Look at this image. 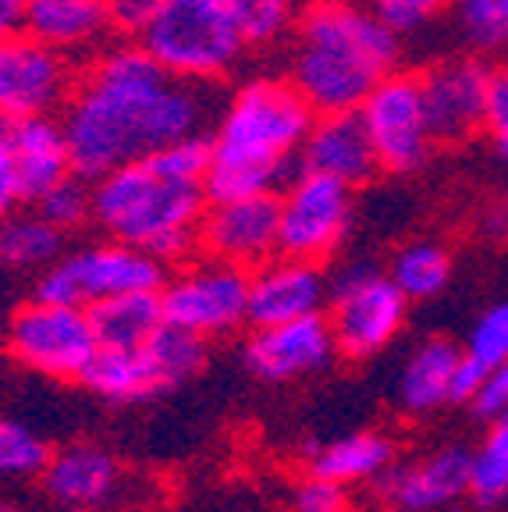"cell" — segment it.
<instances>
[{
	"instance_id": "cell-39",
	"label": "cell",
	"mask_w": 508,
	"mask_h": 512,
	"mask_svg": "<svg viewBox=\"0 0 508 512\" xmlns=\"http://www.w3.org/2000/svg\"><path fill=\"white\" fill-rule=\"evenodd\" d=\"M469 409H473L480 420H487V424H494V420L508 416V363H505V367L487 370L484 381H480L477 399L469 402Z\"/></svg>"
},
{
	"instance_id": "cell-12",
	"label": "cell",
	"mask_w": 508,
	"mask_h": 512,
	"mask_svg": "<svg viewBox=\"0 0 508 512\" xmlns=\"http://www.w3.org/2000/svg\"><path fill=\"white\" fill-rule=\"evenodd\" d=\"M75 93L72 61L57 50L15 32L0 40V125L29 118H54Z\"/></svg>"
},
{
	"instance_id": "cell-16",
	"label": "cell",
	"mask_w": 508,
	"mask_h": 512,
	"mask_svg": "<svg viewBox=\"0 0 508 512\" xmlns=\"http://www.w3.org/2000/svg\"><path fill=\"white\" fill-rule=\"evenodd\" d=\"M334 356L338 352H334V338L324 313L292 320V324H278V328L253 331V338L242 349V363H246L249 374L270 384L320 374L324 367H331Z\"/></svg>"
},
{
	"instance_id": "cell-11",
	"label": "cell",
	"mask_w": 508,
	"mask_h": 512,
	"mask_svg": "<svg viewBox=\"0 0 508 512\" xmlns=\"http://www.w3.org/2000/svg\"><path fill=\"white\" fill-rule=\"evenodd\" d=\"M356 114L363 118V128L370 136L381 171L413 175L434 153L420 75L391 72L384 82H377L374 93L366 96Z\"/></svg>"
},
{
	"instance_id": "cell-26",
	"label": "cell",
	"mask_w": 508,
	"mask_h": 512,
	"mask_svg": "<svg viewBox=\"0 0 508 512\" xmlns=\"http://www.w3.org/2000/svg\"><path fill=\"white\" fill-rule=\"evenodd\" d=\"M64 256V232L43 221L36 210L11 214L0 224V267L8 271H47Z\"/></svg>"
},
{
	"instance_id": "cell-4",
	"label": "cell",
	"mask_w": 508,
	"mask_h": 512,
	"mask_svg": "<svg viewBox=\"0 0 508 512\" xmlns=\"http://www.w3.org/2000/svg\"><path fill=\"white\" fill-rule=\"evenodd\" d=\"M203 214V189L157 175L150 160H135L93 182V221L107 239L125 242L157 264H175L199 249Z\"/></svg>"
},
{
	"instance_id": "cell-23",
	"label": "cell",
	"mask_w": 508,
	"mask_h": 512,
	"mask_svg": "<svg viewBox=\"0 0 508 512\" xmlns=\"http://www.w3.org/2000/svg\"><path fill=\"white\" fill-rule=\"evenodd\" d=\"M395 466V445L391 438L377 431H359L345 434V438H334L327 445L310 448V473L313 477H324L331 484H366V480H381L384 473Z\"/></svg>"
},
{
	"instance_id": "cell-44",
	"label": "cell",
	"mask_w": 508,
	"mask_h": 512,
	"mask_svg": "<svg viewBox=\"0 0 508 512\" xmlns=\"http://www.w3.org/2000/svg\"><path fill=\"white\" fill-rule=\"evenodd\" d=\"M0 512H22L15 502H8V498H0Z\"/></svg>"
},
{
	"instance_id": "cell-20",
	"label": "cell",
	"mask_w": 508,
	"mask_h": 512,
	"mask_svg": "<svg viewBox=\"0 0 508 512\" xmlns=\"http://www.w3.org/2000/svg\"><path fill=\"white\" fill-rule=\"evenodd\" d=\"M381 484L391 498V509H405V512L445 509V505L459 502L462 495H469V448L452 445L413 466H402V470L391 466L381 477Z\"/></svg>"
},
{
	"instance_id": "cell-41",
	"label": "cell",
	"mask_w": 508,
	"mask_h": 512,
	"mask_svg": "<svg viewBox=\"0 0 508 512\" xmlns=\"http://www.w3.org/2000/svg\"><path fill=\"white\" fill-rule=\"evenodd\" d=\"M484 374H487V370L480 367V363H473V360L466 356V352H462V363L455 367L452 388H448V402H455V406H469V402L477 399Z\"/></svg>"
},
{
	"instance_id": "cell-35",
	"label": "cell",
	"mask_w": 508,
	"mask_h": 512,
	"mask_svg": "<svg viewBox=\"0 0 508 512\" xmlns=\"http://www.w3.org/2000/svg\"><path fill=\"white\" fill-rule=\"evenodd\" d=\"M146 160H150V168L157 171V175L203 189V178H207V168H210V136L182 139V143L167 146V150L153 153V157H146Z\"/></svg>"
},
{
	"instance_id": "cell-1",
	"label": "cell",
	"mask_w": 508,
	"mask_h": 512,
	"mask_svg": "<svg viewBox=\"0 0 508 512\" xmlns=\"http://www.w3.org/2000/svg\"><path fill=\"white\" fill-rule=\"evenodd\" d=\"M214 118L210 82H182L139 43L107 47L64 107L72 175L96 182L192 136H207Z\"/></svg>"
},
{
	"instance_id": "cell-45",
	"label": "cell",
	"mask_w": 508,
	"mask_h": 512,
	"mask_svg": "<svg viewBox=\"0 0 508 512\" xmlns=\"http://www.w3.org/2000/svg\"><path fill=\"white\" fill-rule=\"evenodd\" d=\"M501 217H505V224H508V185H505V200H501Z\"/></svg>"
},
{
	"instance_id": "cell-2",
	"label": "cell",
	"mask_w": 508,
	"mask_h": 512,
	"mask_svg": "<svg viewBox=\"0 0 508 512\" xmlns=\"http://www.w3.org/2000/svg\"><path fill=\"white\" fill-rule=\"evenodd\" d=\"M317 114L288 79L256 75L242 82L221 107L210 136V168L203 178L207 203L278 196Z\"/></svg>"
},
{
	"instance_id": "cell-43",
	"label": "cell",
	"mask_w": 508,
	"mask_h": 512,
	"mask_svg": "<svg viewBox=\"0 0 508 512\" xmlns=\"http://www.w3.org/2000/svg\"><path fill=\"white\" fill-rule=\"evenodd\" d=\"M22 15H25V0H0V40L22 32Z\"/></svg>"
},
{
	"instance_id": "cell-36",
	"label": "cell",
	"mask_w": 508,
	"mask_h": 512,
	"mask_svg": "<svg viewBox=\"0 0 508 512\" xmlns=\"http://www.w3.org/2000/svg\"><path fill=\"white\" fill-rule=\"evenodd\" d=\"M452 0H370V11L402 40L405 32H420L427 22H434Z\"/></svg>"
},
{
	"instance_id": "cell-37",
	"label": "cell",
	"mask_w": 508,
	"mask_h": 512,
	"mask_svg": "<svg viewBox=\"0 0 508 512\" xmlns=\"http://www.w3.org/2000/svg\"><path fill=\"white\" fill-rule=\"evenodd\" d=\"M288 512H349V488L310 473L288 495Z\"/></svg>"
},
{
	"instance_id": "cell-32",
	"label": "cell",
	"mask_w": 508,
	"mask_h": 512,
	"mask_svg": "<svg viewBox=\"0 0 508 512\" xmlns=\"http://www.w3.org/2000/svg\"><path fill=\"white\" fill-rule=\"evenodd\" d=\"M50 459V445L15 416L0 413V477H36Z\"/></svg>"
},
{
	"instance_id": "cell-10",
	"label": "cell",
	"mask_w": 508,
	"mask_h": 512,
	"mask_svg": "<svg viewBox=\"0 0 508 512\" xmlns=\"http://www.w3.org/2000/svg\"><path fill=\"white\" fill-rule=\"evenodd\" d=\"M356 217L352 189L320 175H292L278 192V256L324 264L342 246Z\"/></svg>"
},
{
	"instance_id": "cell-47",
	"label": "cell",
	"mask_w": 508,
	"mask_h": 512,
	"mask_svg": "<svg viewBox=\"0 0 508 512\" xmlns=\"http://www.w3.org/2000/svg\"><path fill=\"white\" fill-rule=\"evenodd\" d=\"M64 512H79V509H64Z\"/></svg>"
},
{
	"instance_id": "cell-17",
	"label": "cell",
	"mask_w": 508,
	"mask_h": 512,
	"mask_svg": "<svg viewBox=\"0 0 508 512\" xmlns=\"http://www.w3.org/2000/svg\"><path fill=\"white\" fill-rule=\"evenodd\" d=\"M299 171L306 175L331 178L342 185H363L377 175V157L370 136H366L363 118L349 114H317L306 143L299 150Z\"/></svg>"
},
{
	"instance_id": "cell-27",
	"label": "cell",
	"mask_w": 508,
	"mask_h": 512,
	"mask_svg": "<svg viewBox=\"0 0 508 512\" xmlns=\"http://www.w3.org/2000/svg\"><path fill=\"white\" fill-rule=\"evenodd\" d=\"M388 278L409 303L413 299H434L441 296L452 281V253L434 239L405 242L391 260Z\"/></svg>"
},
{
	"instance_id": "cell-30",
	"label": "cell",
	"mask_w": 508,
	"mask_h": 512,
	"mask_svg": "<svg viewBox=\"0 0 508 512\" xmlns=\"http://www.w3.org/2000/svg\"><path fill=\"white\" fill-rule=\"evenodd\" d=\"M242 43H274L295 22V0H221Z\"/></svg>"
},
{
	"instance_id": "cell-31",
	"label": "cell",
	"mask_w": 508,
	"mask_h": 512,
	"mask_svg": "<svg viewBox=\"0 0 508 512\" xmlns=\"http://www.w3.org/2000/svg\"><path fill=\"white\" fill-rule=\"evenodd\" d=\"M462 40L480 54L508 47V0H452Z\"/></svg>"
},
{
	"instance_id": "cell-7",
	"label": "cell",
	"mask_w": 508,
	"mask_h": 512,
	"mask_svg": "<svg viewBox=\"0 0 508 512\" xmlns=\"http://www.w3.org/2000/svg\"><path fill=\"white\" fill-rule=\"evenodd\" d=\"M164 281V264L125 246V242L107 239L75 249V253H64L54 267L40 274L32 299L89 310L96 303L132 296V292H160Z\"/></svg>"
},
{
	"instance_id": "cell-13",
	"label": "cell",
	"mask_w": 508,
	"mask_h": 512,
	"mask_svg": "<svg viewBox=\"0 0 508 512\" xmlns=\"http://www.w3.org/2000/svg\"><path fill=\"white\" fill-rule=\"evenodd\" d=\"M199 249L217 264L256 271L278 256V196L207 203L199 221Z\"/></svg>"
},
{
	"instance_id": "cell-14",
	"label": "cell",
	"mask_w": 508,
	"mask_h": 512,
	"mask_svg": "<svg viewBox=\"0 0 508 512\" xmlns=\"http://www.w3.org/2000/svg\"><path fill=\"white\" fill-rule=\"evenodd\" d=\"M487 79H491V68L480 57H452L420 75L434 143H462L484 128Z\"/></svg>"
},
{
	"instance_id": "cell-21",
	"label": "cell",
	"mask_w": 508,
	"mask_h": 512,
	"mask_svg": "<svg viewBox=\"0 0 508 512\" xmlns=\"http://www.w3.org/2000/svg\"><path fill=\"white\" fill-rule=\"evenodd\" d=\"M22 32L57 54L93 50L111 36L107 0H25Z\"/></svg>"
},
{
	"instance_id": "cell-18",
	"label": "cell",
	"mask_w": 508,
	"mask_h": 512,
	"mask_svg": "<svg viewBox=\"0 0 508 512\" xmlns=\"http://www.w3.org/2000/svg\"><path fill=\"white\" fill-rule=\"evenodd\" d=\"M43 491L64 509H100L107 505L121 488V466L118 459L100 445H79L57 448L50 452L47 466H43Z\"/></svg>"
},
{
	"instance_id": "cell-40",
	"label": "cell",
	"mask_w": 508,
	"mask_h": 512,
	"mask_svg": "<svg viewBox=\"0 0 508 512\" xmlns=\"http://www.w3.org/2000/svg\"><path fill=\"white\" fill-rule=\"evenodd\" d=\"M164 0H107V15H111V29L128 32V36H143L146 25L157 18Z\"/></svg>"
},
{
	"instance_id": "cell-25",
	"label": "cell",
	"mask_w": 508,
	"mask_h": 512,
	"mask_svg": "<svg viewBox=\"0 0 508 512\" xmlns=\"http://www.w3.org/2000/svg\"><path fill=\"white\" fill-rule=\"evenodd\" d=\"M89 320L100 349H143L164 328L157 292H132L96 303L89 306Z\"/></svg>"
},
{
	"instance_id": "cell-9",
	"label": "cell",
	"mask_w": 508,
	"mask_h": 512,
	"mask_svg": "<svg viewBox=\"0 0 508 512\" xmlns=\"http://www.w3.org/2000/svg\"><path fill=\"white\" fill-rule=\"evenodd\" d=\"M157 299L164 324L210 342V338L231 335L246 324L249 274L207 256V260H196L171 274L160 285Z\"/></svg>"
},
{
	"instance_id": "cell-29",
	"label": "cell",
	"mask_w": 508,
	"mask_h": 512,
	"mask_svg": "<svg viewBox=\"0 0 508 512\" xmlns=\"http://www.w3.org/2000/svg\"><path fill=\"white\" fill-rule=\"evenodd\" d=\"M143 349L150 356L153 370H157L160 388H178L182 381H189L207 367V342L189 335V331L171 328V324H164Z\"/></svg>"
},
{
	"instance_id": "cell-8",
	"label": "cell",
	"mask_w": 508,
	"mask_h": 512,
	"mask_svg": "<svg viewBox=\"0 0 508 512\" xmlns=\"http://www.w3.org/2000/svg\"><path fill=\"white\" fill-rule=\"evenodd\" d=\"M4 349L18 367L50 381H82L100 352L89 310L32 299L18 306L4 331Z\"/></svg>"
},
{
	"instance_id": "cell-24",
	"label": "cell",
	"mask_w": 508,
	"mask_h": 512,
	"mask_svg": "<svg viewBox=\"0 0 508 512\" xmlns=\"http://www.w3.org/2000/svg\"><path fill=\"white\" fill-rule=\"evenodd\" d=\"M82 384L96 399L114 402V406L143 402L164 392L146 349H100L93 356V363H89V370L82 374Z\"/></svg>"
},
{
	"instance_id": "cell-34",
	"label": "cell",
	"mask_w": 508,
	"mask_h": 512,
	"mask_svg": "<svg viewBox=\"0 0 508 512\" xmlns=\"http://www.w3.org/2000/svg\"><path fill=\"white\" fill-rule=\"evenodd\" d=\"M462 352H466L473 363H480L484 370L505 367L508 363V299L480 313L477 324L469 328L466 349Z\"/></svg>"
},
{
	"instance_id": "cell-22",
	"label": "cell",
	"mask_w": 508,
	"mask_h": 512,
	"mask_svg": "<svg viewBox=\"0 0 508 512\" xmlns=\"http://www.w3.org/2000/svg\"><path fill=\"white\" fill-rule=\"evenodd\" d=\"M462 363V349L445 335H434L427 342L416 345L402 363L395 395L398 406L405 413L423 416L434 409L448 406V388H452V374Z\"/></svg>"
},
{
	"instance_id": "cell-15",
	"label": "cell",
	"mask_w": 508,
	"mask_h": 512,
	"mask_svg": "<svg viewBox=\"0 0 508 512\" xmlns=\"http://www.w3.org/2000/svg\"><path fill=\"white\" fill-rule=\"evenodd\" d=\"M324 310L327 274L317 264H302V260H288V256H270L267 264L249 271L246 324L253 331L320 317Z\"/></svg>"
},
{
	"instance_id": "cell-42",
	"label": "cell",
	"mask_w": 508,
	"mask_h": 512,
	"mask_svg": "<svg viewBox=\"0 0 508 512\" xmlns=\"http://www.w3.org/2000/svg\"><path fill=\"white\" fill-rule=\"evenodd\" d=\"M18 185H15V171H11V153H8V128L0 125V224L8 221L11 214H18Z\"/></svg>"
},
{
	"instance_id": "cell-28",
	"label": "cell",
	"mask_w": 508,
	"mask_h": 512,
	"mask_svg": "<svg viewBox=\"0 0 508 512\" xmlns=\"http://www.w3.org/2000/svg\"><path fill=\"white\" fill-rule=\"evenodd\" d=\"M469 495L480 509L508 502V416L494 420L477 452H469Z\"/></svg>"
},
{
	"instance_id": "cell-6",
	"label": "cell",
	"mask_w": 508,
	"mask_h": 512,
	"mask_svg": "<svg viewBox=\"0 0 508 512\" xmlns=\"http://www.w3.org/2000/svg\"><path fill=\"white\" fill-rule=\"evenodd\" d=\"M409 299L370 264H349L327 278V328L334 352L352 363L374 360L405 328Z\"/></svg>"
},
{
	"instance_id": "cell-38",
	"label": "cell",
	"mask_w": 508,
	"mask_h": 512,
	"mask_svg": "<svg viewBox=\"0 0 508 512\" xmlns=\"http://www.w3.org/2000/svg\"><path fill=\"white\" fill-rule=\"evenodd\" d=\"M484 125L491 128L494 146H498L501 160H508V64L494 68L487 79V114Z\"/></svg>"
},
{
	"instance_id": "cell-46",
	"label": "cell",
	"mask_w": 508,
	"mask_h": 512,
	"mask_svg": "<svg viewBox=\"0 0 508 512\" xmlns=\"http://www.w3.org/2000/svg\"><path fill=\"white\" fill-rule=\"evenodd\" d=\"M388 512H405V509H388Z\"/></svg>"
},
{
	"instance_id": "cell-3",
	"label": "cell",
	"mask_w": 508,
	"mask_h": 512,
	"mask_svg": "<svg viewBox=\"0 0 508 512\" xmlns=\"http://www.w3.org/2000/svg\"><path fill=\"white\" fill-rule=\"evenodd\" d=\"M402 40L356 0H313L295 25L292 86L313 114L359 111L398 68Z\"/></svg>"
},
{
	"instance_id": "cell-19",
	"label": "cell",
	"mask_w": 508,
	"mask_h": 512,
	"mask_svg": "<svg viewBox=\"0 0 508 512\" xmlns=\"http://www.w3.org/2000/svg\"><path fill=\"white\" fill-rule=\"evenodd\" d=\"M4 128H8L11 171H15L22 200L40 203L54 185L72 178L68 139H64V128L57 118H29Z\"/></svg>"
},
{
	"instance_id": "cell-5",
	"label": "cell",
	"mask_w": 508,
	"mask_h": 512,
	"mask_svg": "<svg viewBox=\"0 0 508 512\" xmlns=\"http://www.w3.org/2000/svg\"><path fill=\"white\" fill-rule=\"evenodd\" d=\"M139 47L171 79L214 82L235 68L246 43L231 25L221 0H164Z\"/></svg>"
},
{
	"instance_id": "cell-33",
	"label": "cell",
	"mask_w": 508,
	"mask_h": 512,
	"mask_svg": "<svg viewBox=\"0 0 508 512\" xmlns=\"http://www.w3.org/2000/svg\"><path fill=\"white\" fill-rule=\"evenodd\" d=\"M36 214L54 224L57 232H75V228H82V224L93 217V189L75 175L64 178L61 185H54V189L36 203Z\"/></svg>"
}]
</instances>
